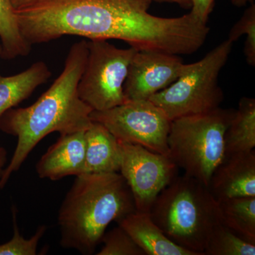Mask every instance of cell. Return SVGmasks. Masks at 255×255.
I'll return each mask as SVG.
<instances>
[{"mask_svg": "<svg viewBox=\"0 0 255 255\" xmlns=\"http://www.w3.org/2000/svg\"><path fill=\"white\" fill-rule=\"evenodd\" d=\"M119 142V173L130 188L135 210L149 213L159 193L177 177L179 168L168 156L152 152L137 144Z\"/></svg>", "mask_w": 255, "mask_h": 255, "instance_id": "cell-9", "label": "cell"}, {"mask_svg": "<svg viewBox=\"0 0 255 255\" xmlns=\"http://www.w3.org/2000/svg\"><path fill=\"white\" fill-rule=\"evenodd\" d=\"M85 130L60 135L36 164L41 179L60 180L85 174Z\"/></svg>", "mask_w": 255, "mask_h": 255, "instance_id": "cell-12", "label": "cell"}, {"mask_svg": "<svg viewBox=\"0 0 255 255\" xmlns=\"http://www.w3.org/2000/svg\"><path fill=\"white\" fill-rule=\"evenodd\" d=\"M204 255H255V243L243 239L223 223L210 233Z\"/></svg>", "mask_w": 255, "mask_h": 255, "instance_id": "cell-19", "label": "cell"}, {"mask_svg": "<svg viewBox=\"0 0 255 255\" xmlns=\"http://www.w3.org/2000/svg\"><path fill=\"white\" fill-rule=\"evenodd\" d=\"M234 112L219 107L171 122L169 157L184 174L208 187L215 169L225 158V134Z\"/></svg>", "mask_w": 255, "mask_h": 255, "instance_id": "cell-5", "label": "cell"}, {"mask_svg": "<svg viewBox=\"0 0 255 255\" xmlns=\"http://www.w3.org/2000/svg\"><path fill=\"white\" fill-rule=\"evenodd\" d=\"M35 1H36V0H11V4L14 6L15 10L23 7V6L30 4Z\"/></svg>", "mask_w": 255, "mask_h": 255, "instance_id": "cell-26", "label": "cell"}, {"mask_svg": "<svg viewBox=\"0 0 255 255\" xmlns=\"http://www.w3.org/2000/svg\"><path fill=\"white\" fill-rule=\"evenodd\" d=\"M149 213L169 240L197 255H204L210 233L222 223L209 187L187 174L177 175L159 193Z\"/></svg>", "mask_w": 255, "mask_h": 255, "instance_id": "cell-4", "label": "cell"}, {"mask_svg": "<svg viewBox=\"0 0 255 255\" xmlns=\"http://www.w3.org/2000/svg\"><path fill=\"white\" fill-rule=\"evenodd\" d=\"M85 174L119 172L121 150L119 140L105 127L92 122L85 130Z\"/></svg>", "mask_w": 255, "mask_h": 255, "instance_id": "cell-14", "label": "cell"}, {"mask_svg": "<svg viewBox=\"0 0 255 255\" xmlns=\"http://www.w3.org/2000/svg\"><path fill=\"white\" fill-rule=\"evenodd\" d=\"M90 119L105 126L120 141L137 144L169 157L172 121L149 100H128L110 110L92 111Z\"/></svg>", "mask_w": 255, "mask_h": 255, "instance_id": "cell-8", "label": "cell"}, {"mask_svg": "<svg viewBox=\"0 0 255 255\" xmlns=\"http://www.w3.org/2000/svg\"><path fill=\"white\" fill-rule=\"evenodd\" d=\"M255 147V100L243 97L225 134L226 155L250 152Z\"/></svg>", "mask_w": 255, "mask_h": 255, "instance_id": "cell-16", "label": "cell"}, {"mask_svg": "<svg viewBox=\"0 0 255 255\" xmlns=\"http://www.w3.org/2000/svg\"><path fill=\"white\" fill-rule=\"evenodd\" d=\"M117 223L146 255H197L169 240L154 222L150 213L135 211Z\"/></svg>", "mask_w": 255, "mask_h": 255, "instance_id": "cell-13", "label": "cell"}, {"mask_svg": "<svg viewBox=\"0 0 255 255\" xmlns=\"http://www.w3.org/2000/svg\"><path fill=\"white\" fill-rule=\"evenodd\" d=\"M154 1L158 2L176 3L184 9H191V0H152V1Z\"/></svg>", "mask_w": 255, "mask_h": 255, "instance_id": "cell-25", "label": "cell"}, {"mask_svg": "<svg viewBox=\"0 0 255 255\" xmlns=\"http://www.w3.org/2000/svg\"><path fill=\"white\" fill-rule=\"evenodd\" d=\"M216 0H191L190 13L202 23H207Z\"/></svg>", "mask_w": 255, "mask_h": 255, "instance_id": "cell-23", "label": "cell"}, {"mask_svg": "<svg viewBox=\"0 0 255 255\" xmlns=\"http://www.w3.org/2000/svg\"><path fill=\"white\" fill-rule=\"evenodd\" d=\"M233 44L228 39L223 41L202 59L189 64L185 73L149 100L170 121L219 108L224 99L219 85V74L227 63Z\"/></svg>", "mask_w": 255, "mask_h": 255, "instance_id": "cell-6", "label": "cell"}, {"mask_svg": "<svg viewBox=\"0 0 255 255\" xmlns=\"http://www.w3.org/2000/svg\"><path fill=\"white\" fill-rule=\"evenodd\" d=\"M189 66L177 55L156 50H136L124 82V95L127 100H149L172 85Z\"/></svg>", "mask_w": 255, "mask_h": 255, "instance_id": "cell-10", "label": "cell"}, {"mask_svg": "<svg viewBox=\"0 0 255 255\" xmlns=\"http://www.w3.org/2000/svg\"><path fill=\"white\" fill-rule=\"evenodd\" d=\"M135 211L131 191L119 172L77 176L58 211L60 246L95 254L111 223Z\"/></svg>", "mask_w": 255, "mask_h": 255, "instance_id": "cell-3", "label": "cell"}, {"mask_svg": "<svg viewBox=\"0 0 255 255\" xmlns=\"http://www.w3.org/2000/svg\"><path fill=\"white\" fill-rule=\"evenodd\" d=\"M0 41L3 59L12 60L31 53V46L21 34L11 0H0Z\"/></svg>", "mask_w": 255, "mask_h": 255, "instance_id": "cell-18", "label": "cell"}, {"mask_svg": "<svg viewBox=\"0 0 255 255\" xmlns=\"http://www.w3.org/2000/svg\"><path fill=\"white\" fill-rule=\"evenodd\" d=\"M209 189L217 201L255 196V151L225 156L211 176Z\"/></svg>", "mask_w": 255, "mask_h": 255, "instance_id": "cell-11", "label": "cell"}, {"mask_svg": "<svg viewBox=\"0 0 255 255\" xmlns=\"http://www.w3.org/2000/svg\"><path fill=\"white\" fill-rule=\"evenodd\" d=\"M152 0H36L16 9L31 46L65 36L117 39L137 50L189 55L200 48L204 26L192 14L164 18L148 12Z\"/></svg>", "mask_w": 255, "mask_h": 255, "instance_id": "cell-1", "label": "cell"}, {"mask_svg": "<svg viewBox=\"0 0 255 255\" xmlns=\"http://www.w3.org/2000/svg\"><path fill=\"white\" fill-rule=\"evenodd\" d=\"M1 44H0V58H1ZM1 74H0V77H1Z\"/></svg>", "mask_w": 255, "mask_h": 255, "instance_id": "cell-28", "label": "cell"}, {"mask_svg": "<svg viewBox=\"0 0 255 255\" xmlns=\"http://www.w3.org/2000/svg\"><path fill=\"white\" fill-rule=\"evenodd\" d=\"M50 77L49 68L42 61L33 63L26 70L16 75L0 77V117L6 111L28 99Z\"/></svg>", "mask_w": 255, "mask_h": 255, "instance_id": "cell-15", "label": "cell"}, {"mask_svg": "<svg viewBox=\"0 0 255 255\" xmlns=\"http://www.w3.org/2000/svg\"><path fill=\"white\" fill-rule=\"evenodd\" d=\"M235 6L238 7H242V6H246L248 4H253L254 3V0H230Z\"/></svg>", "mask_w": 255, "mask_h": 255, "instance_id": "cell-27", "label": "cell"}, {"mask_svg": "<svg viewBox=\"0 0 255 255\" xmlns=\"http://www.w3.org/2000/svg\"><path fill=\"white\" fill-rule=\"evenodd\" d=\"M87 55V41L74 43L63 71L49 89L33 105L11 109L0 117V130L17 137L14 154L0 178V190L47 135L54 132L65 135L84 131L92 125V110L82 102L78 92Z\"/></svg>", "mask_w": 255, "mask_h": 255, "instance_id": "cell-2", "label": "cell"}, {"mask_svg": "<svg viewBox=\"0 0 255 255\" xmlns=\"http://www.w3.org/2000/svg\"><path fill=\"white\" fill-rule=\"evenodd\" d=\"M103 246L97 255H146L127 231L119 226L105 233Z\"/></svg>", "mask_w": 255, "mask_h": 255, "instance_id": "cell-20", "label": "cell"}, {"mask_svg": "<svg viewBox=\"0 0 255 255\" xmlns=\"http://www.w3.org/2000/svg\"><path fill=\"white\" fill-rule=\"evenodd\" d=\"M88 55L78 86L79 97L92 111L110 110L127 102L124 85L136 49L117 48L107 40H89Z\"/></svg>", "mask_w": 255, "mask_h": 255, "instance_id": "cell-7", "label": "cell"}, {"mask_svg": "<svg viewBox=\"0 0 255 255\" xmlns=\"http://www.w3.org/2000/svg\"><path fill=\"white\" fill-rule=\"evenodd\" d=\"M14 233L10 241L0 245V255H36L38 243L47 231L46 226H40L29 239L21 236L16 223V214L13 209Z\"/></svg>", "mask_w": 255, "mask_h": 255, "instance_id": "cell-22", "label": "cell"}, {"mask_svg": "<svg viewBox=\"0 0 255 255\" xmlns=\"http://www.w3.org/2000/svg\"><path fill=\"white\" fill-rule=\"evenodd\" d=\"M246 34L244 54L251 66L255 65V5L254 3L245 11L242 17L231 28L228 39L234 43L240 37Z\"/></svg>", "mask_w": 255, "mask_h": 255, "instance_id": "cell-21", "label": "cell"}, {"mask_svg": "<svg viewBox=\"0 0 255 255\" xmlns=\"http://www.w3.org/2000/svg\"><path fill=\"white\" fill-rule=\"evenodd\" d=\"M7 163V151L4 147L0 146V178L2 176Z\"/></svg>", "mask_w": 255, "mask_h": 255, "instance_id": "cell-24", "label": "cell"}, {"mask_svg": "<svg viewBox=\"0 0 255 255\" xmlns=\"http://www.w3.org/2000/svg\"><path fill=\"white\" fill-rule=\"evenodd\" d=\"M221 221L238 236L255 243V196L218 201Z\"/></svg>", "mask_w": 255, "mask_h": 255, "instance_id": "cell-17", "label": "cell"}]
</instances>
